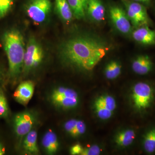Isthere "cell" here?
Instances as JSON below:
<instances>
[{
    "label": "cell",
    "mask_w": 155,
    "mask_h": 155,
    "mask_svg": "<svg viewBox=\"0 0 155 155\" xmlns=\"http://www.w3.org/2000/svg\"><path fill=\"white\" fill-rule=\"evenodd\" d=\"M101 153L99 147L97 145H93L86 148L83 149L80 155H98Z\"/></svg>",
    "instance_id": "cell-26"
},
{
    "label": "cell",
    "mask_w": 155,
    "mask_h": 155,
    "mask_svg": "<svg viewBox=\"0 0 155 155\" xmlns=\"http://www.w3.org/2000/svg\"><path fill=\"white\" fill-rule=\"evenodd\" d=\"M2 40L8 63L9 76L16 78L23 69L25 50L23 35L17 28H10L3 33Z\"/></svg>",
    "instance_id": "cell-2"
},
{
    "label": "cell",
    "mask_w": 155,
    "mask_h": 155,
    "mask_svg": "<svg viewBox=\"0 0 155 155\" xmlns=\"http://www.w3.org/2000/svg\"><path fill=\"white\" fill-rule=\"evenodd\" d=\"M83 149V148L80 144H75L71 147L70 153L72 155L81 154Z\"/></svg>",
    "instance_id": "cell-27"
},
{
    "label": "cell",
    "mask_w": 155,
    "mask_h": 155,
    "mask_svg": "<svg viewBox=\"0 0 155 155\" xmlns=\"http://www.w3.org/2000/svg\"><path fill=\"white\" fill-rule=\"evenodd\" d=\"M51 98L54 104L64 109L75 107L78 103L76 92L72 89L63 87L54 90Z\"/></svg>",
    "instance_id": "cell-7"
},
{
    "label": "cell",
    "mask_w": 155,
    "mask_h": 155,
    "mask_svg": "<svg viewBox=\"0 0 155 155\" xmlns=\"http://www.w3.org/2000/svg\"><path fill=\"white\" fill-rule=\"evenodd\" d=\"M65 130L73 137L79 136L85 133L86 127L83 121L76 119H71L64 125Z\"/></svg>",
    "instance_id": "cell-17"
},
{
    "label": "cell",
    "mask_w": 155,
    "mask_h": 155,
    "mask_svg": "<svg viewBox=\"0 0 155 155\" xmlns=\"http://www.w3.org/2000/svg\"><path fill=\"white\" fill-rule=\"evenodd\" d=\"M111 49L100 37L90 34L75 35L64 42L60 55L64 63L81 70L91 71Z\"/></svg>",
    "instance_id": "cell-1"
},
{
    "label": "cell",
    "mask_w": 155,
    "mask_h": 155,
    "mask_svg": "<svg viewBox=\"0 0 155 155\" xmlns=\"http://www.w3.org/2000/svg\"><path fill=\"white\" fill-rule=\"evenodd\" d=\"M43 146L49 154H53L58 151L59 147L57 135L52 131H48L45 134L42 141Z\"/></svg>",
    "instance_id": "cell-15"
},
{
    "label": "cell",
    "mask_w": 155,
    "mask_h": 155,
    "mask_svg": "<svg viewBox=\"0 0 155 155\" xmlns=\"http://www.w3.org/2000/svg\"><path fill=\"white\" fill-rule=\"evenodd\" d=\"M143 147L147 153H151L155 151V128L149 130L144 136Z\"/></svg>",
    "instance_id": "cell-22"
},
{
    "label": "cell",
    "mask_w": 155,
    "mask_h": 155,
    "mask_svg": "<svg viewBox=\"0 0 155 155\" xmlns=\"http://www.w3.org/2000/svg\"><path fill=\"white\" fill-rule=\"evenodd\" d=\"M110 18L114 27L119 32L128 34L132 29V24L126 11L119 6L113 5L109 8Z\"/></svg>",
    "instance_id": "cell-8"
},
{
    "label": "cell",
    "mask_w": 155,
    "mask_h": 155,
    "mask_svg": "<svg viewBox=\"0 0 155 155\" xmlns=\"http://www.w3.org/2000/svg\"><path fill=\"white\" fill-rule=\"evenodd\" d=\"M135 132L127 130L119 132L115 137V142L120 147H127L132 143L135 138Z\"/></svg>",
    "instance_id": "cell-19"
},
{
    "label": "cell",
    "mask_w": 155,
    "mask_h": 155,
    "mask_svg": "<svg viewBox=\"0 0 155 155\" xmlns=\"http://www.w3.org/2000/svg\"><path fill=\"white\" fill-rule=\"evenodd\" d=\"M133 38L140 44L145 46L155 45V30L149 26H142L136 28L132 33Z\"/></svg>",
    "instance_id": "cell-10"
},
{
    "label": "cell",
    "mask_w": 155,
    "mask_h": 155,
    "mask_svg": "<svg viewBox=\"0 0 155 155\" xmlns=\"http://www.w3.org/2000/svg\"><path fill=\"white\" fill-rule=\"evenodd\" d=\"M44 52L41 45L34 37H31L25 47L22 71L30 72L41 64Z\"/></svg>",
    "instance_id": "cell-3"
},
{
    "label": "cell",
    "mask_w": 155,
    "mask_h": 155,
    "mask_svg": "<svg viewBox=\"0 0 155 155\" xmlns=\"http://www.w3.org/2000/svg\"><path fill=\"white\" fill-rule=\"evenodd\" d=\"M94 105L102 107L113 112L116 107V101L111 96L108 95L101 96L95 101Z\"/></svg>",
    "instance_id": "cell-20"
},
{
    "label": "cell",
    "mask_w": 155,
    "mask_h": 155,
    "mask_svg": "<svg viewBox=\"0 0 155 155\" xmlns=\"http://www.w3.org/2000/svg\"><path fill=\"white\" fill-rule=\"evenodd\" d=\"M73 12L74 17L78 20L84 19L87 14L88 0H67Z\"/></svg>",
    "instance_id": "cell-16"
},
{
    "label": "cell",
    "mask_w": 155,
    "mask_h": 155,
    "mask_svg": "<svg viewBox=\"0 0 155 155\" xmlns=\"http://www.w3.org/2000/svg\"><path fill=\"white\" fill-rule=\"evenodd\" d=\"M105 8L101 0H88L87 14L93 21L100 22L105 17Z\"/></svg>",
    "instance_id": "cell-12"
},
{
    "label": "cell",
    "mask_w": 155,
    "mask_h": 155,
    "mask_svg": "<svg viewBox=\"0 0 155 155\" xmlns=\"http://www.w3.org/2000/svg\"><path fill=\"white\" fill-rule=\"evenodd\" d=\"M132 25L135 27L149 26L150 20L144 5L137 2L122 0Z\"/></svg>",
    "instance_id": "cell-5"
},
{
    "label": "cell",
    "mask_w": 155,
    "mask_h": 155,
    "mask_svg": "<svg viewBox=\"0 0 155 155\" xmlns=\"http://www.w3.org/2000/svg\"><path fill=\"white\" fill-rule=\"evenodd\" d=\"M5 153V149L2 144L0 143V155H4Z\"/></svg>",
    "instance_id": "cell-29"
},
{
    "label": "cell",
    "mask_w": 155,
    "mask_h": 155,
    "mask_svg": "<svg viewBox=\"0 0 155 155\" xmlns=\"http://www.w3.org/2000/svg\"><path fill=\"white\" fill-rule=\"evenodd\" d=\"M55 10L59 17L64 22L69 23L74 17L67 0H55Z\"/></svg>",
    "instance_id": "cell-14"
},
{
    "label": "cell",
    "mask_w": 155,
    "mask_h": 155,
    "mask_svg": "<svg viewBox=\"0 0 155 155\" xmlns=\"http://www.w3.org/2000/svg\"><path fill=\"white\" fill-rule=\"evenodd\" d=\"M35 122L33 115L28 112L17 114L14 119V129L19 137L26 135L31 130Z\"/></svg>",
    "instance_id": "cell-9"
},
{
    "label": "cell",
    "mask_w": 155,
    "mask_h": 155,
    "mask_svg": "<svg viewBox=\"0 0 155 155\" xmlns=\"http://www.w3.org/2000/svg\"><path fill=\"white\" fill-rule=\"evenodd\" d=\"M51 9V0H29L25 6V11L33 22L40 24L46 21Z\"/></svg>",
    "instance_id": "cell-4"
},
{
    "label": "cell",
    "mask_w": 155,
    "mask_h": 155,
    "mask_svg": "<svg viewBox=\"0 0 155 155\" xmlns=\"http://www.w3.org/2000/svg\"><path fill=\"white\" fill-rule=\"evenodd\" d=\"M153 63L149 56L140 55L134 60L132 68L134 72L140 75H146L152 69Z\"/></svg>",
    "instance_id": "cell-13"
},
{
    "label": "cell",
    "mask_w": 155,
    "mask_h": 155,
    "mask_svg": "<svg viewBox=\"0 0 155 155\" xmlns=\"http://www.w3.org/2000/svg\"><path fill=\"white\" fill-rule=\"evenodd\" d=\"M120 64L116 61H111L107 64L105 69V75L109 79H114L120 75L121 72Z\"/></svg>",
    "instance_id": "cell-21"
},
{
    "label": "cell",
    "mask_w": 155,
    "mask_h": 155,
    "mask_svg": "<svg viewBox=\"0 0 155 155\" xmlns=\"http://www.w3.org/2000/svg\"><path fill=\"white\" fill-rule=\"evenodd\" d=\"M34 91V84L32 81H23L17 87L14 93V97L19 104L26 105L33 96Z\"/></svg>",
    "instance_id": "cell-11"
},
{
    "label": "cell",
    "mask_w": 155,
    "mask_h": 155,
    "mask_svg": "<svg viewBox=\"0 0 155 155\" xmlns=\"http://www.w3.org/2000/svg\"><path fill=\"white\" fill-rule=\"evenodd\" d=\"M132 98L134 105L137 110H146L150 106L153 100L152 87L145 82L136 84L132 90Z\"/></svg>",
    "instance_id": "cell-6"
},
{
    "label": "cell",
    "mask_w": 155,
    "mask_h": 155,
    "mask_svg": "<svg viewBox=\"0 0 155 155\" xmlns=\"http://www.w3.org/2000/svg\"><path fill=\"white\" fill-rule=\"evenodd\" d=\"M94 107L97 116L100 119L105 120V119H109L112 116L113 114L112 111L109 110L107 109H105L100 106L94 105Z\"/></svg>",
    "instance_id": "cell-25"
},
{
    "label": "cell",
    "mask_w": 155,
    "mask_h": 155,
    "mask_svg": "<svg viewBox=\"0 0 155 155\" xmlns=\"http://www.w3.org/2000/svg\"><path fill=\"white\" fill-rule=\"evenodd\" d=\"M14 0H0V19L5 17L10 11Z\"/></svg>",
    "instance_id": "cell-24"
},
{
    "label": "cell",
    "mask_w": 155,
    "mask_h": 155,
    "mask_svg": "<svg viewBox=\"0 0 155 155\" xmlns=\"http://www.w3.org/2000/svg\"><path fill=\"white\" fill-rule=\"evenodd\" d=\"M23 148L26 153L37 154L39 149L37 143V133L35 130H31L26 135L23 142Z\"/></svg>",
    "instance_id": "cell-18"
},
{
    "label": "cell",
    "mask_w": 155,
    "mask_h": 155,
    "mask_svg": "<svg viewBox=\"0 0 155 155\" xmlns=\"http://www.w3.org/2000/svg\"><path fill=\"white\" fill-rule=\"evenodd\" d=\"M9 114V108L5 96L0 90V118H6Z\"/></svg>",
    "instance_id": "cell-23"
},
{
    "label": "cell",
    "mask_w": 155,
    "mask_h": 155,
    "mask_svg": "<svg viewBox=\"0 0 155 155\" xmlns=\"http://www.w3.org/2000/svg\"><path fill=\"white\" fill-rule=\"evenodd\" d=\"M134 2L140 3L143 5H148L150 4L152 0H133Z\"/></svg>",
    "instance_id": "cell-28"
}]
</instances>
